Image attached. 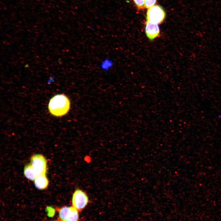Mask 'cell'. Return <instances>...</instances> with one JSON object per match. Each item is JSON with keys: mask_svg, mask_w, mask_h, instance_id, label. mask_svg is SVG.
<instances>
[{"mask_svg": "<svg viewBox=\"0 0 221 221\" xmlns=\"http://www.w3.org/2000/svg\"><path fill=\"white\" fill-rule=\"evenodd\" d=\"M71 107L69 99L64 94H57L52 97L48 104L50 113L56 117H61L67 114Z\"/></svg>", "mask_w": 221, "mask_h": 221, "instance_id": "6da1fadb", "label": "cell"}, {"mask_svg": "<svg viewBox=\"0 0 221 221\" xmlns=\"http://www.w3.org/2000/svg\"><path fill=\"white\" fill-rule=\"evenodd\" d=\"M165 17V13L160 6L154 5L148 9L146 14V21L156 24L162 23Z\"/></svg>", "mask_w": 221, "mask_h": 221, "instance_id": "7a4b0ae2", "label": "cell"}, {"mask_svg": "<svg viewBox=\"0 0 221 221\" xmlns=\"http://www.w3.org/2000/svg\"><path fill=\"white\" fill-rule=\"evenodd\" d=\"M30 164L37 176L46 174L47 161L45 158L39 154L33 155L31 158Z\"/></svg>", "mask_w": 221, "mask_h": 221, "instance_id": "3957f363", "label": "cell"}, {"mask_svg": "<svg viewBox=\"0 0 221 221\" xmlns=\"http://www.w3.org/2000/svg\"><path fill=\"white\" fill-rule=\"evenodd\" d=\"M88 202V198L86 193L80 189H76L72 195L73 207L77 210H81L84 208Z\"/></svg>", "mask_w": 221, "mask_h": 221, "instance_id": "277c9868", "label": "cell"}, {"mask_svg": "<svg viewBox=\"0 0 221 221\" xmlns=\"http://www.w3.org/2000/svg\"><path fill=\"white\" fill-rule=\"evenodd\" d=\"M59 216L61 221H78L79 214L73 207H64L60 210Z\"/></svg>", "mask_w": 221, "mask_h": 221, "instance_id": "5b68a950", "label": "cell"}, {"mask_svg": "<svg viewBox=\"0 0 221 221\" xmlns=\"http://www.w3.org/2000/svg\"><path fill=\"white\" fill-rule=\"evenodd\" d=\"M160 30L157 24L149 21H146L145 23V33L147 37L153 40L159 35Z\"/></svg>", "mask_w": 221, "mask_h": 221, "instance_id": "8992f818", "label": "cell"}, {"mask_svg": "<svg viewBox=\"0 0 221 221\" xmlns=\"http://www.w3.org/2000/svg\"><path fill=\"white\" fill-rule=\"evenodd\" d=\"M34 181L35 187L40 190L45 189L48 184V180L46 174L37 176Z\"/></svg>", "mask_w": 221, "mask_h": 221, "instance_id": "52a82bcc", "label": "cell"}, {"mask_svg": "<svg viewBox=\"0 0 221 221\" xmlns=\"http://www.w3.org/2000/svg\"><path fill=\"white\" fill-rule=\"evenodd\" d=\"M114 65L113 59L109 57L104 58L99 65V67L103 71L106 72L110 70Z\"/></svg>", "mask_w": 221, "mask_h": 221, "instance_id": "ba28073f", "label": "cell"}, {"mask_svg": "<svg viewBox=\"0 0 221 221\" xmlns=\"http://www.w3.org/2000/svg\"><path fill=\"white\" fill-rule=\"evenodd\" d=\"M24 173L26 178L31 180H34L37 177L30 164L27 165L25 167Z\"/></svg>", "mask_w": 221, "mask_h": 221, "instance_id": "9c48e42d", "label": "cell"}, {"mask_svg": "<svg viewBox=\"0 0 221 221\" xmlns=\"http://www.w3.org/2000/svg\"><path fill=\"white\" fill-rule=\"evenodd\" d=\"M133 1L138 9H142L145 8V0H133Z\"/></svg>", "mask_w": 221, "mask_h": 221, "instance_id": "30bf717a", "label": "cell"}, {"mask_svg": "<svg viewBox=\"0 0 221 221\" xmlns=\"http://www.w3.org/2000/svg\"><path fill=\"white\" fill-rule=\"evenodd\" d=\"M157 0H145V7L149 9L154 6L156 3Z\"/></svg>", "mask_w": 221, "mask_h": 221, "instance_id": "8fae6325", "label": "cell"}]
</instances>
